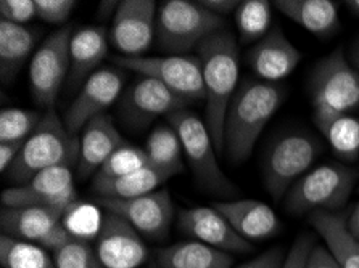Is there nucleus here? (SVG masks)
<instances>
[{
	"label": "nucleus",
	"instance_id": "f257e3e1",
	"mask_svg": "<svg viewBox=\"0 0 359 268\" xmlns=\"http://www.w3.org/2000/svg\"><path fill=\"white\" fill-rule=\"evenodd\" d=\"M205 84V124L216 151H224V122L233 95L238 89V43L229 29L211 36L198 47Z\"/></svg>",
	"mask_w": 359,
	"mask_h": 268
},
{
	"label": "nucleus",
	"instance_id": "f03ea898",
	"mask_svg": "<svg viewBox=\"0 0 359 268\" xmlns=\"http://www.w3.org/2000/svg\"><path fill=\"white\" fill-rule=\"evenodd\" d=\"M284 101L280 85L248 79L238 85L224 122V151L233 164L252 156L261 132Z\"/></svg>",
	"mask_w": 359,
	"mask_h": 268
},
{
	"label": "nucleus",
	"instance_id": "7ed1b4c3",
	"mask_svg": "<svg viewBox=\"0 0 359 268\" xmlns=\"http://www.w3.org/2000/svg\"><path fill=\"white\" fill-rule=\"evenodd\" d=\"M79 139L69 134L55 109H47L41 124L25 141L23 150L8 169V178L18 187L29 182L37 174L57 166H78Z\"/></svg>",
	"mask_w": 359,
	"mask_h": 268
},
{
	"label": "nucleus",
	"instance_id": "20e7f679",
	"mask_svg": "<svg viewBox=\"0 0 359 268\" xmlns=\"http://www.w3.org/2000/svg\"><path fill=\"white\" fill-rule=\"evenodd\" d=\"M224 29L226 18L208 12L198 2L166 0L156 12V41L160 48L172 55L187 53Z\"/></svg>",
	"mask_w": 359,
	"mask_h": 268
},
{
	"label": "nucleus",
	"instance_id": "39448f33",
	"mask_svg": "<svg viewBox=\"0 0 359 268\" xmlns=\"http://www.w3.org/2000/svg\"><path fill=\"white\" fill-rule=\"evenodd\" d=\"M358 175L341 164H323L304 174L285 196L292 214L337 212L346 204L355 190Z\"/></svg>",
	"mask_w": 359,
	"mask_h": 268
},
{
	"label": "nucleus",
	"instance_id": "423d86ee",
	"mask_svg": "<svg viewBox=\"0 0 359 268\" xmlns=\"http://www.w3.org/2000/svg\"><path fill=\"white\" fill-rule=\"evenodd\" d=\"M314 119L350 114L359 106V71L345 58L341 48L316 64L309 79Z\"/></svg>",
	"mask_w": 359,
	"mask_h": 268
},
{
	"label": "nucleus",
	"instance_id": "0eeeda50",
	"mask_svg": "<svg viewBox=\"0 0 359 268\" xmlns=\"http://www.w3.org/2000/svg\"><path fill=\"white\" fill-rule=\"evenodd\" d=\"M168 121L181 139L184 156L187 157L189 166L201 187L217 196H232L236 193L237 188L217 162V151L205 121L189 109L170 114Z\"/></svg>",
	"mask_w": 359,
	"mask_h": 268
},
{
	"label": "nucleus",
	"instance_id": "6e6552de",
	"mask_svg": "<svg viewBox=\"0 0 359 268\" xmlns=\"http://www.w3.org/2000/svg\"><path fill=\"white\" fill-rule=\"evenodd\" d=\"M320 153L313 135L290 132L277 139L264 157V188L274 199L285 198L288 191L309 172Z\"/></svg>",
	"mask_w": 359,
	"mask_h": 268
},
{
	"label": "nucleus",
	"instance_id": "1a4fd4ad",
	"mask_svg": "<svg viewBox=\"0 0 359 268\" xmlns=\"http://www.w3.org/2000/svg\"><path fill=\"white\" fill-rule=\"evenodd\" d=\"M116 66L158 80L186 103L205 100L203 71L198 57H116Z\"/></svg>",
	"mask_w": 359,
	"mask_h": 268
},
{
	"label": "nucleus",
	"instance_id": "9d476101",
	"mask_svg": "<svg viewBox=\"0 0 359 268\" xmlns=\"http://www.w3.org/2000/svg\"><path fill=\"white\" fill-rule=\"evenodd\" d=\"M73 31L65 26L50 34L32 55L29 82L32 98L37 105L55 106L60 90L69 74V42Z\"/></svg>",
	"mask_w": 359,
	"mask_h": 268
},
{
	"label": "nucleus",
	"instance_id": "9b49d317",
	"mask_svg": "<svg viewBox=\"0 0 359 268\" xmlns=\"http://www.w3.org/2000/svg\"><path fill=\"white\" fill-rule=\"evenodd\" d=\"M156 12L154 0H124L119 2L108 41L121 57H144L156 37Z\"/></svg>",
	"mask_w": 359,
	"mask_h": 268
},
{
	"label": "nucleus",
	"instance_id": "f8f14e48",
	"mask_svg": "<svg viewBox=\"0 0 359 268\" xmlns=\"http://www.w3.org/2000/svg\"><path fill=\"white\" fill-rule=\"evenodd\" d=\"M76 201L73 172L68 166L46 169L25 185L2 193L4 207H50L65 212Z\"/></svg>",
	"mask_w": 359,
	"mask_h": 268
},
{
	"label": "nucleus",
	"instance_id": "ddd939ff",
	"mask_svg": "<svg viewBox=\"0 0 359 268\" xmlns=\"http://www.w3.org/2000/svg\"><path fill=\"white\" fill-rule=\"evenodd\" d=\"M187 106L189 103L158 80L144 76L134 80L119 98V114L123 121L134 129H142L156 118H168L172 113L187 109Z\"/></svg>",
	"mask_w": 359,
	"mask_h": 268
},
{
	"label": "nucleus",
	"instance_id": "4468645a",
	"mask_svg": "<svg viewBox=\"0 0 359 268\" xmlns=\"http://www.w3.org/2000/svg\"><path fill=\"white\" fill-rule=\"evenodd\" d=\"M99 206L123 217L140 234L151 239L165 238L174 218V206L168 190H156L133 199L99 198Z\"/></svg>",
	"mask_w": 359,
	"mask_h": 268
},
{
	"label": "nucleus",
	"instance_id": "2eb2a0df",
	"mask_svg": "<svg viewBox=\"0 0 359 268\" xmlns=\"http://www.w3.org/2000/svg\"><path fill=\"white\" fill-rule=\"evenodd\" d=\"M124 89V78L121 71L113 68H102L90 76L81 87L78 97L65 116V125L69 134L78 135L92 119L102 116L105 111L121 98Z\"/></svg>",
	"mask_w": 359,
	"mask_h": 268
},
{
	"label": "nucleus",
	"instance_id": "dca6fc26",
	"mask_svg": "<svg viewBox=\"0 0 359 268\" xmlns=\"http://www.w3.org/2000/svg\"><path fill=\"white\" fill-rule=\"evenodd\" d=\"M95 253L105 268H137L149 257V249L137 230L111 212L103 220Z\"/></svg>",
	"mask_w": 359,
	"mask_h": 268
},
{
	"label": "nucleus",
	"instance_id": "f3484780",
	"mask_svg": "<svg viewBox=\"0 0 359 268\" xmlns=\"http://www.w3.org/2000/svg\"><path fill=\"white\" fill-rule=\"evenodd\" d=\"M179 227L195 241L224 253H245L252 248L215 207H190L179 212Z\"/></svg>",
	"mask_w": 359,
	"mask_h": 268
},
{
	"label": "nucleus",
	"instance_id": "a211bd4d",
	"mask_svg": "<svg viewBox=\"0 0 359 268\" xmlns=\"http://www.w3.org/2000/svg\"><path fill=\"white\" fill-rule=\"evenodd\" d=\"M302 62V53L288 41L279 26H273L268 34L261 39L248 55L250 68L259 80L276 82L284 80Z\"/></svg>",
	"mask_w": 359,
	"mask_h": 268
},
{
	"label": "nucleus",
	"instance_id": "6ab92c4d",
	"mask_svg": "<svg viewBox=\"0 0 359 268\" xmlns=\"http://www.w3.org/2000/svg\"><path fill=\"white\" fill-rule=\"evenodd\" d=\"M215 209L247 241H264L280 230V220L268 204L257 199H229L215 202Z\"/></svg>",
	"mask_w": 359,
	"mask_h": 268
},
{
	"label": "nucleus",
	"instance_id": "aec40b11",
	"mask_svg": "<svg viewBox=\"0 0 359 268\" xmlns=\"http://www.w3.org/2000/svg\"><path fill=\"white\" fill-rule=\"evenodd\" d=\"M126 141L108 114L92 119L79 136L78 174L81 178L97 174L118 148Z\"/></svg>",
	"mask_w": 359,
	"mask_h": 268
},
{
	"label": "nucleus",
	"instance_id": "412c9836",
	"mask_svg": "<svg viewBox=\"0 0 359 268\" xmlns=\"http://www.w3.org/2000/svg\"><path fill=\"white\" fill-rule=\"evenodd\" d=\"M108 32L103 27L86 26L73 31L69 42V89L83 87L108 55Z\"/></svg>",
	"mask_w": 359,
	"mask_h": 268
},
{
	"label": "nucleus",
	"instance_id": "4be33fe9",
	"mask_svg": "<svg viewBox=\"0 0 359 268\" xmlns=\"http://www.w3.org/2000/svg\"><path fill=\"white\" fill-rule=\"evenodd\" d=\"M63 214L50 207H4L0 220L7 237L41 244L60 225Z\"/></svg>",
	"mask_w": 359,
	"mask_h": 268
},
{
	"label": "nucleus",
	"instance_id": "5701e85b",
	"mask_svg": "<svg viewBox=\"0 0 359 268\" xmlns=\"http://www.w3.org/2000/svg\"><path fill=\"white\" fill-rule=\"evenodd\" d=\"M274 5L288 20L318 37H330L340 29L339 7L330 0H277Z\"/></svg>",
	"mask_w": 359,
	"mask_h": 268
},
{
	"label": "nucleus",
	"instance_id": "b1692460",
	"mask_svg": "<svg viewBox=\"0 0 359 268\" xmlns=\"http://www.w3.org/2000/svg\"><path fill=\"white\" fill-rule=\"evenodd\" d=\"M309 223L324 239L325 248L341 268H359V239L348 230L346 217L339 212H313Z\"/></svg>",
	"mask_w": 359,
	"mask_h": 268
},
{
	"label": "nucleus",
	"instance_id": "393cba45",
	"mask_svg": "<svg viewBox=\"0 0 359 268\" xmlns=\"http://www.w3.org/2000/svg\"><path fill=\"white\" fill-rule=\"evenodd\" d=\"M229 253L200 241H186L161 249L156 255L160 268H232Z\"/></svg>",
	"mask_w": 359,
	"mask_h": 268
},
{
	"label": "nucleus",
	"instance_id": "a878e982",
	"mask_svg": "<svg viewBox=\"0 0 359 268\" xmlns=\"http://www.w3.org/2000/svg\"><path fill=\"white\" fill-rule=\"evenodd\" d=\"M172 175L158 167L150 166L147 164L145 167L139 169V171L130 172L124 177L113 178V180H94L92 188L99 198L105 199H133L140 198L149 193H154L156 188L171 178Z\"/></svg>",
	"mask_w": 359,
	"mask_h": 268
},
{
	"label": "nucleus",
	"instance_id": "bb28decb",
	"mask_svg": "<svg viewBox=\"0 0 359 268\" xmlns=\"http://www.w3.org/2000/svg\"><path fill=\"white\" fill-rule=\"evenodd\" d=\"M36 47V34L26 26L0 20V68L2 79L12 80Z\"/></svg>",
	"mask_w": 359,
	"mask_h": 268
},
{
	"label": "nucleus",
	"instance_id": "cd10ccee",
	"mask_svg": "<svg viewBox=\"0 0 359 268\" xmlns=\"http://www.w3.org/2000/svg\"><path fill=\"white\" fill-rule=\"evenodd\" d=\"M318 129L340 160L356 161L359 157V119L351 114L314 119Z\"/></svg>",
	"mask_w": 359,
	"mask_h": 268
},
{
	"label": "nucleus",
	"instance_id": "c85d7f7f",
	"mask_svg": "<svg viewBox=\"0 0 359 268\" xmlns=\"http://www.w3.org/2000/svg\"><path fill=\"white\" fill-rule=\"evenodd\" d=\"M144 150L150 166L158 167L171 175H176L184 169L181 139L171 125H158L151 130Z\"/></svg>",
	"mask_w": 359,
	"mask_h": 268
},
{
	"label": "nucleus",
	"instance_id": "c756f323",
	"mask_svg": "<svg viewBox=\"0 0 359 268\" xmlns=\"http://www.w3.org/2000/svg\"><path fill=\"white\" fill-rule=\"evenodd\" d=\"M236 26L242 43H258L273 29V3L268 0H243L236 10Z\"/></svg>",
	"mask_w": 359,
	"mask_h": 268
},
{
	"label": "nucleus",
	"instance_id": "7c9ffc66",
	"mask_svg": "<svg viewBox=\"0 0 359 268\" xmlns=\"http://www.w3.org/2000/svg\"><path fill=\"white\" fill-rule=\"evenodd\" d=\"M0 262L4 268H57L42 246L7 234L0 239Z\"/></svg>",
	"mask_w": 359,
	"mask_h": 268
},
{
	"label": "nucleus",
	"instance_id": "2f4dec72",
	"mask_svg": "<svg viewBox=\"0 0 359 268\" xmlns=\"http://www.w3.org/2000/svg\"><path fill=\"white\" fill-rule=\"evenodd\" d=\"M105 216H102L100 207L89 202L76 201L65 211L62 217L63 227L68 230L76 241H90L99 237Z\"/></svg>",
	"mask_w": 359,
	"mask_h": 268
},
{
	"label": "nucleus",
	"instance_id": "473e14b6",
	"mask_svg": "<svg viewBox=\"0 0 359 268\" xmlns=\"http://www.w3.org/2000/svg\"><path fill=\"white\" fill-rule=\"evenodd\" d=\"M42 118L32 109L5 108L0 113V143L26 141L41 124Z\"/></svg>",
	"mask_w": 359,
	"mask_h": 268
},
{
	"label": "nucleus",
	"instance_id": "72a5a7b5",
	"mask_svg": "<svg viewBox=\"0 0 359 268\" xmlns=\"http://www.w3.org/2000/svg\"><path fill=\"white\" fill-rule=\"evenodd\" d=\"M147 164H149V157H147L145 150L124 143L108 157V161L100 167V171L94 175V180L102 182V180L124 177V175L145 167Z\"/></svg>",
	"mask_w": 359,
	"mask_h": 268
},
{
	"label": "nucleus",
	"instance_id": "f704fd0d",
	"mask_svg": "<svg viewBox=\"0 0 359 268\" xmlns=\"http://www.w3.org/2000/svg\"><path fill=\"white\" fill-rule=\"evenodd\" d=\"M57 268H105L99 255L84 241H72L55 253Z\"/></svg>",
	"mask_w": 359,
	"mask_h": 268
},
{
	"label": "nucleus",
	"instance_id": "c9c22d12",
	"mask_svg": "<svg viewBox=\"0 0 359 268\" xmlns=\"http://www.w3.org/2000/svg\"><path fill=\"white\" fill-rule=\"evenodd\" d=\"M76 5L74 0H36L37 18L50 24H63Z\"/></svg>",
	"mask_w": 359,
	"mask_h": 268
},
{
	"label": "nucleus",
	"instance_id": "e433bc0d",
	"mask_svg": "<svg viewBox=\"0 0 359 268\" xmlns=\"http://www.w3.org/2000/svg\"><path fill=\"white\" fill-rule=\"evenodd\" d=\"M0 16L8 23L25 26L37 16L36 0H2Z\"/></svg>",
	"mask_w": 359,
	"mask_h": 268
},
{
	"label": "nucleus",
	"instance_id": "4c0bfd02",
	"mask_svg": "<svg viewBox=\"0 0 359 268\" xmlns=\"http://www.w3.org/2000/svg\"><path fill=\"white\" fill-rule=\"evenodd\" d=\"M314 238L309 234H302L285 255L284 264L280 268H306L309 253L314 248Z\"/></svg>",
	"mask_w": 359,
	"mask_h": 268
},
{
	"label": "nucleus",
	"instance_id": "58836bf2",
	"mask_svg": "<svg viewBox=\"0 0 359 268\" xmlns=\"http://www.w3.org/2000/svg\"><path fill=\"white\" fill-rule=\"evenodd\" d=\"M306 268H341V265L325 246H314L309 253Z\"/></svg>",
	"mask_w": 359,
	"mask_h": 268
},
{
	"label": "nucleus",
	"instance_id": "ea45409f",
	"mask_svg": "<svg viewBox=\"0 0 359 268\" xmlns=\"http://www.w3.org/2000/svg\"><path fill=\"white\" fill-rule=\"evenodd\" d=\"M284 251L280 248H274L268 251V253L258 255L257 259L245 264L242 268H280L282 264H284Z\"/></svg>",
	"mask_w": 359,
	"mask_h": 268
},
{
	"label": "nucleus",
	"instance_id": "a19ab883",
	"mask_svg": "<svg viewBox=\"0 0 359 268\" xmlns=\"http://www.w3.org/2000/svg\"><path fill=\"white\" fill-rule=\"evenodd\" d=\"M25 141H13V143H0V171L7 172L13 166L16 157L23 150Z\"/></svg>",
	"mask_w": 359,
	"mask_h": 268
},
{
	"label": "nucleus",
	"instance_id": "79ce46f5",
	"mask_svg": "<svg viewBox=\"0 0 359 268\" xmlns=\"http://www.w3.org/2000/svg\"><path fill=\"white\" fill-rule=\"evenodd\" d=\"M198 3L208 10V12L224 18L231 12H236L241 2H237V0H201Z\"/></svg>",
	"mask_w": 359,
	"mask_h": 268
},
{
	"label": "nucleus",
	"instance_id": "37998d69",
	"mask_svg": "<svg viewBox=\"0 0 359 268\" xmlns=\"http://www.w3.org/2000/svg\"><path fill=\"white\" fill-rule=\"evenodd\" d=\"M346 225L348 230L353 233V237L359 239V204L353 209L351 214L346 217Z\"/></svg>",
	"mask_w": 359,
	"mask_h": 268
},
{
	"label": "nucleus",
	"instance_id": "c03bdc74",
	"mask_svg": "<svg viewBox=\"0 0 359 268\" xmlns=\"http://www.w3.org/2000/svg\"><path fill=\"white\" fill-rule=\"evenodd\" d=\"M351 64L355 66V69L359 71V37L356 39V42L353 43V48H351Z\"/></svg>",
	"mask_w": 359,
	"mask_h": 268
},
{
	"label": "nucleus",
	"instance_id": "a18cd8bd",
	"mask_svg": "<svg viewBox=\"0 0 359 268\" xmlns=\"http://www.w3.org/2000/svg\"><path fill=\"white\" fill-rule=\"evenodd\" d=\"M345 5H348V8H350L353 13L359 16V0H348V2H345Z\"/></svg>",
	"mask_w": 359,
	"mask_h": 268
},
{
	"label": "nucleus",
	"instance_id": "49530a36",
	"mask_svg": "<svg viewBox=\"0 0 359 268\" xmlns=\"http://www.w3.org/2000/svg\"><path fill=\"white\" fill-rule=\"evenodd\" d=\"M151 268H160V267H158V265H155V267H151Z\"/></svg>",
	"mask_w": 359,
	"mask_h": 268
}]
</instances>
